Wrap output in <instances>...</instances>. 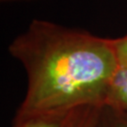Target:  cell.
Segmentation results:
<instances>
[{
	"label": "cell",
	"mask_w": 127,
	"mask_h": 127,
	"mask_svg": "<svg viewBox=\"0 0 127 127\" xmlns=\"http://www.w3.org/2000/svg\"><path fill=\"white\" fill-rule=\"evenodd\" d=\"M28 76L16 122L84 106H104L119 67L113 39L34 20L9 44Z\"/></svg>",
	"instance_id": "6da1fadb"
},
{
	"label": "cell",
	"mask_w": 127,
	"mask_h": 127,
	"mask_svg": "<svg viewBox=\"0 0 127 127\" xmlns=\"http://www.w3.org/2000/svg\"><path fill=\"white\" fill-rule=\"evenodd\" d=\"M114 127H127V122L126 121H119L115 123Z\"/></svg>",
	"instance_id": "5b68a950"
},
{
	"label": "cell",
	"mask_w": 127,
	"mask_h": 127,
	"mask_svg": "<svg viewBox=\"0 0 127 127\" xmlns=\"http://www.w3.org/2000/svg\"><path fill=\"white\" fill-rule=\"evenodd\" d=\"M115 52L119 65L127 66V34L118 39H113Z\"/></svg>",
	"instance_id": "277c9868"
},
{
	"label": "cell",
	"mask_w": 127,
	"mask_h": 127,
	"mask_svg": "<svg viewBox=\"0 0 127 127\" xmlns=\"http://www.w3.org/2000/svg\"><path fill=\"white\" fill-rule=\"evenodd\" d=\"M104 106L116 112H127V66L119 65L109 83Z\"/></svg>",
	"instance_id": "3957f363"
},
{
	"label": "cell",
	"mask_w": 127,
	"mask_h": 127,
	"mask_svg": "<svg viewBox=\"0 0 127 127\" xmlns=\"http://www.w3.org/2000/svg\"><path fill=\"white\" fill-rule=\"evenodd\" d=\"M96 115H97V114H96ZM96 115H94V116H93V117L91 118V120L90 121V122H89V123H87V125H86L85 127H91V125H92V123H93V122H94V120H95V116H96Z\"/></svg>",
	"instance_id": "8992f818"
},
{
	"label": "cell",
	"mask_w": 127,
	"mask_h": 127,
	"mask_svg": "<svg viewBox=\"0 0 127 127\" xmlns=\"http://www.w3.org/2000/svg\"><path fill=\"white\" fill-rule=\"evenodd\" d=\"M100 108L84 106L67 112L38 115L16 122L14 127H85Z\"/></svg>",
	"instance_id": "7a4b0ae2"
},
{
	"label": "cell",
	"mask_w": 127,
	"mask_h": 127,
	"mask_svg": "<svg viewBox=\"0 0 127 127\" xmlns=\"http://www.w3.org/2000/svg\"><path fill=\"white\" fill-rule=\"evenodd\" d=\"M2 1H15V0H2Z\"/></svg>",
	"instance_id": "52a82bcc"
}]
</instances>
